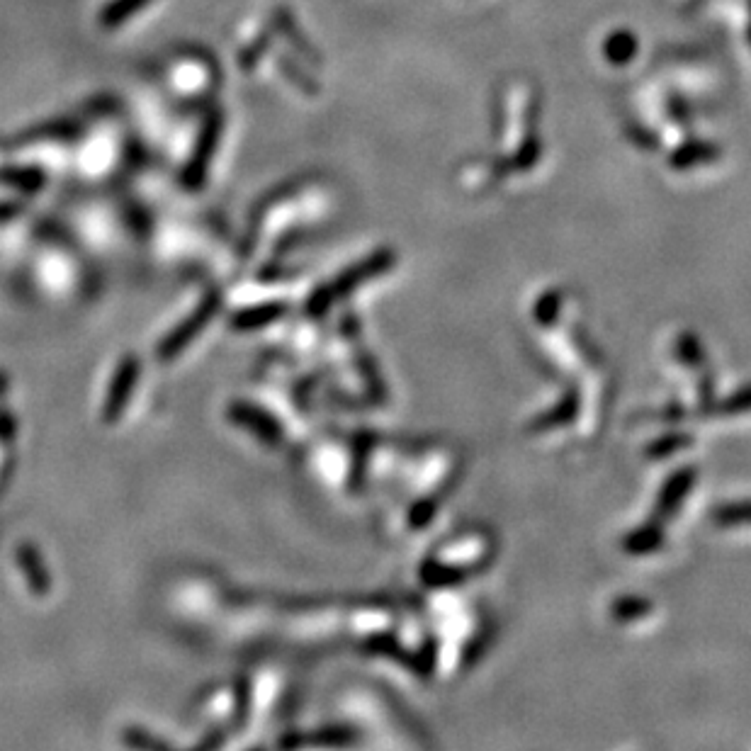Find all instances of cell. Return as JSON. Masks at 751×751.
I'll return each instance as SVG.
<instances>
[{
    "instance_id": "1",
    "label": "cell",
    "mask_w": 751,
    "mask_h": 751,
    "mask_svg": "<svg viewBox=\"0 0 751 751\" xmlns=\"http://www.w3.org/2000/svg\"><path fill=\"white\" fill-rule=\"evenodd\" d=\"M222 132H224V112L219 110V107H214V110H210V115L205 117V122H202L200 134H197V139H195L193 154H190L188 163H185L183 185L188 190H200L202 185H205L207 173H210V166H212V158L214 154H217L219 139H222Z\"/></svg>"
},
{
    "instance_id": "2",
    "label": "cell",
    "mask_w": 751,
    "mask_h": 751,
    "mask_svg": "<svg viewBox=\"0 0 751 751\" xmlns=\"http://www.w3.org/2000/svg\"><path fill=\"white\" fill-rule=\"evenodd\" d=\"M392 265H394V253L392 251H377L372 258H367V261L358 263L355 268L346 270V273H343L336 282H331L326 290L316 292L314 299H312L314 309L319 312V309L329 307L333 295H348V292L355 290L360 282L367 280V278H375V275H380V273H385V270L392 268Z\"/></svg>"
},
{
    "instance_id": "3",
    "label": "cell",
    "mask_w": 751,
    "mask_h": 751,
    "mask_svg": "<svg viewBox=\"0 0 751 751\" xmlns=\"http://www.w3.org/2000/svg\"><path fill=\"white\" fill-rule=\"evenodd\" d=\"M717 156H720V149L715 144H710V141H688V144L679 146L671 154L669 163L676 171H688V168L700 166V163L715 161Z\"/></svg>"
},
{
    "instance_id": "4",
    "label": "cell",
    "mask_w": 751,
    "mask_h": 751,
    "mask_svg": "<svg viewBox=\"0 0 751 751\" xmlns=\"http://www.w3.org/2000/svg\"><path fill=\"white\" fill-rule=\"evenodd\" d=\"M691 484H693V470H681V472L671 474V479L664 484L662 494H659V501H657L659 516H666V513H671L674 508H679L683 496H686L688 489H691Z\"/></svg>"
},
{
    "instance_id": "5",
    "label": "cell",
    "mask_w": 751,
    "mask_h": 751,
    "mask_svg": "<svg viewBox=\"0 0 751 751\" xmlns=\"http://www.w3.org/2000/svg\"><path fill=\"white\" fill-rule=\"evenodd\" d=\"M603 52H606V59L611 61L613 66L630 64L637 54V37L628 30L613 32V35L606 39V44H603Z\"/></svg>"
},
{
    "instance_id": "6",
    "label": "cell",
    "mask_w": 751,
    "mask_h": 751,
    "mask_svg": "<svg viewBox=\"0 0 751 751\" xmlns=\"http://www.w3.org/2000/svg\"><path fill=\"white\" fill-rule=\"evenodd\" d=\"M662 545H664V530L659 528L657 523H649L645 525V528L632 530L623 542V547L630 552V555H647V552L659 550Z\"/></svg>"
},
{
    "instance_id": "7",
    "label": "cell",
    "mask_w": 751,
    "mask_h": 751,
    "mask_svg": "<svg viewBox=\"0 0 751 751\" xmlns=\"http://www.w3.org/2000/svg\"><path fill=\"white\" fill-rule=\"evenodd\" d=\"M149 3L151 0H112V3L105 5L103 13H100V25L107 27V30L110 27H120L122 22L134 18Z\"/></svg>"
},
{
    "instance_id": "8",
    "label": "cell",
    "mask_w": 751,
    "mask_h": 751,
    "mask_svg": "<svg viewBox=\"0 0 751 751\" xmlns=\"http://www.w3.org/2000/svg\"><path fill=\"white\" fill-rule=\"evenodd\" d=\"M715 523L720 525H747L751 523V501L749 504H727L713 513Z\"/></svg>"
},
{
    "instance_id": "9",
    "label": "cell",
    "mask_w": 751,
    "mask_h": 751,
    "mask_svg": "<svg viewBox=\"0 0 751 751\" xmlns=\"http://www.w3.org/2000/svg\"><path fill=\"white\" fill-rule=\"evenodd\" d=\"M275 27H278V30H282V35L290 37V42L295 44V47H297L302 54H312V52H314L312 44H309L304 37H299V35H297L299 30L295 27V20H292V15H290V13H285V10H278V13H275ZM312 56H314V54H312Z\"/></svg>"
},
{
    "instance_id": "10",
    "label": "cell",
    "mask_w": 751,
    "mask_h": 751,
    "mask_svg": "<svg viewBox=\"0 0 751 751\" xmlns=\"http://www.w3.org/2000/svg\"><path fill=\"white\" fill-rule=\"evenodd\" d=\"M574 411H577V397L569 394V397L564 399L557 409H552L550 414L542 416V421L535 423V428H542V431H545V428H555L559 426V423H567V419H572L574 416Z\"/></svg>"
},
{
    "instance_id": "11",
    "label": "cell",
    "mask_w": 751,
    "mask_h": 751,
    "mask_svg": "<svg viewBox=\"0 0 751 751\" xmlns=\"http://www.w3.org/2000/svg\"><path fill=\"white\" fill-rule=\"evenodd\" d=\"M647 611H649V601H645V598H620L618 603H613V615L620 620L642 618Z\"/></svg>"
},
{
    "instance_id": "12",
    "label": "cell",
    "mask_w": 751,
    "mask_h": 751,
    "mask_svg": "<svg viewBox=\"0 0 751 751\" xmlns=\"http://www.w3.org/2000/svg\"><path fill=\"white\" fill-rule=\"evenodd\" d=\"M542 154V144L538 137H528L523 141L521 151H518L516 161H513V166H516V171H528V168H533L535 163H538V158Z\"/></svg>"
},
{
    "instance_id": "13",
    "label": "cell",
    "mask_w": 751,
    "mask_h": 751,
    "mask_svg": "<svg viewBox=\"0 0 751 751\" xmlns=\"http://www.w3.org/2000/svg\"><path fill=\"white\" fill-rule=\"evenodd\" d=\"M686 445H688V436H666L664 440H657V443L647 450V455L662 457V455L674 453V450L686 448Z\"/></svg>"
},
{
    "instance_id": "14",
    "label": "cell",
    "mask_w": 751,
    "mask_h": 751,
    "mask_svg": "<svg viewBox=\"0 0 751 751\" xmlns=\"http://www.w3.org/2000/svg\"><path fill=\"white\" fill-rule=\"evenodd\" d=\"M280 69H285V76L290 78V81H295L297 86L304 90V93H316V88H319V86H316V83L312 81V78L304 76V73H299V69H297L295 64H292V61L280 59Z\"/></svg>"
},
{
    "instance_id": "15",
    "label": "cell",
    "mask_w": 751,
    "mask_h": 751,
    "mask_svg": "<svg viewBox=\"0 0 751 751\" xmlns=\"http://www.w3.org/2000/svg\"><path fill=\"white\" fill-rule=\"evenodd\" d=\"M268 44H270V37L268 35L258 39L256 44H251V47H248L246 52L241 54V59H239L241 69H253V66L258 64V59H261V56H263L265 49H268Z\"/></svg>"
},
{
    "instance_id": "16",
    "label": "cell",
    "mask_w": 751,
    "mask_h": 751,
    "mask_svg": "<svg viewBox=\"0 0 751 751\" xmlns=\"http://www.w3.org/2000/svg\"><path fill=\"white\" fill-rule=\"evenodd\" d=\"M751 409V387L742 389L737 397H730L725 404L720 406V414H734V411H747Z\"/></svg>"
},
{
    "instance_id": "17",
    "label": "cell",
    "mask_w": 751,
    "mask_h": 751,
    "mask_svg": "<svg viewBox=\"0 0 751 751\" xmlns=\"http://www.w3.org/2000/svg\"><path fill=\"white\" fill-rule=\"evenodd\" d=\"M679 350H681L683 358H686V363H688V365H698L700 360H703V353H700L698 341H693L691 336H683V338H681Z\"/></svg>"
},
{
    "instance_id": "18",
    "label": "cell",
    "mask_w": 751,
    "mask_h": 751,
    "mask_svg": "<svg viewBox=\"0 0 751 751\" xmlns=\"http://www.w3.org/2000/svg\"><path fill=\"white\" fill-rule=\"evenodd\" d=\"M557 304H559V295L557 292H550L545 299H542V307H538V319L540 321H552V316L557 314Z\"/></svg>"
},
{
    "instance_id": "19",
    "label": "cell",
    "mask_w": 751,
    "mask_h": 751,
    "mask_svg": "<svg viewBox=\"0 0 751 751\" xmlns=\"http://www.w3.org/2000/svg\"><path fill=\"white\" fill-rule=\"evenodd\" d=\"M433 516V506L431 504H419L411 511V523H414V528H421V525H428V521H431Z\"/></svg>"
}]
</instances>
